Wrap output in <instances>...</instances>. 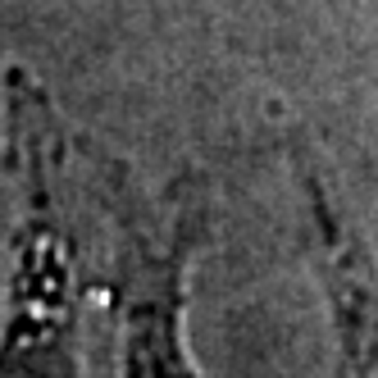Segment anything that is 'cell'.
Returning <instances> with one entry per match:
<instances>
[{
    "instance_id": "6da1fadb",
    "label": "cell",
    "mask_w": 378,
    "mask_h": 378,
    "mask_svg": "<svg viewBox=\"0 0 378 378\" xmlns=\"http://www.w3.org/2000/svg\"><path fill=\"white\" fill-rule=\"evenodd\" d=\"M0 133L14 182L9 283L0 315V378H78V306L87 228L73 219V137L46 87L0 69Z\"/></svg>"
},
{
    "instance_id": "7a4b0ae2",
    "label": "cell",
    "mask_w": 378,
    "mask_h": 378,
    "mask_svg": "<svg viewBox=\"0 0 378 378\" xmlns=\"http://www.w3.org/2000/svg\"><path fill=\"white\" fill-rule=\"evenodd\" d=\"M82 191L110 228L105 291L118 319V378H201L182 338L187 274L210 237V201L182 178L169 201H150L105 150L73 142Z\"/></svg>"
}]
</instances>
